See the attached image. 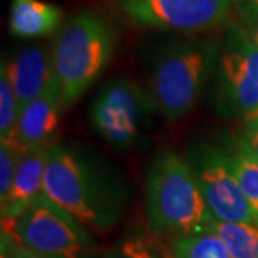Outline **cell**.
<instances>
[{"instance_id":"1","label":"cell","mask_w":258,"mask_h":258,"mask_svg":"<svg viewBox=\"0 0 258 258\" xmlns=\"http://www.w3.org/2000/svg\"><path fill=\"white\" fill-rule=\"evenodd\" d=\"M43 194L86 228L105 231L119 221L128 194L115 172L79 148L52 145Z\"/></svg>"},{"instance_id":"14","label":"cell","mask_w":258,"mask_h":258,"mask_svg":"<svg viewBox=\"0 0 258 258\" xmlns=\"http://www.w3.org/2000/svg\"><path fill=\"white\" fill-rule=\"evenodd\" d=\"M164 258H234L214 232L201 230L191 234L171 237L162 252Z\"/></svg>"},{"instance_id":"18","label":"cell","mask_w":258,"mask_h":258,"mask_svg":"<svg viewBox=\"0 0 258 258\" xmlns=\"http://www.w3.org/2000/svg\"><path fill=\"white\" fill-rule=\"evenodd\" d=\"M22 155L23 149L15 139H5L0 142V203L9 194Z\"/></svg>"},{"instance_id":"23","label":"cell","mask_w":258,"mask_h":258,"mask_svg":"<svg viewBox=\"0 0 258 258\" xmlns=\"http://www.w3.org/2000/svg\"><path fill=\"white\" fill-rule=\"evenodd\" d=\"M15 258H49L45 257V255H42V254H37L35 251H32V249L26 248V247H23V245H18V249H16V254H15Z\"/></svg>"},{"instance_id":"12","label":"cell","mask_w":258,"mask_h":258,"mask_svg":"<svg viewBox=\"0 0 258 258\" xmlns=\"http://www.w3.org/2000/svg\"><path fill=\"white\" fill-rule=\"evenodd\" d=\"M50 148L23 151L8 197L2 201V222L15 221L43 194L47 155Z\"/></svg>"},{"instance_id":"11","label":"cell","mask_w":258,"mask_h":258,"mask_svg":"<svg viewBox=\"0 0 258 258\" xmlns=\"http://www.w3.org/2000/svg\"><path fill=\"white\" fill-rule=\"evenodd\" d=\"M5 64L18 99L19 112L55 85L50 49L47 47L40 45L22 47Z\"/></svg>"},{"instance_id":"5","label":"cell","mask_w":258,"mask_h":258,"mask_svg":"<svg viewBox=\"0 0 258 258\" xmlns=\"http://www.w3.org/2000/svg\"><path fill=\"white\" fill-rule=\"evenodd\" d=\"M155 113L157 108L147 88L118 76L93 99L89 119L108 145L118 152H128L145 145Z\"/></svg>"},{"instance_id":"8","label":"cell","mask_w":258,"mask_h":258,"mask_svg":"<svg viewBox=\"0 0 258 258\" xmlns=\"http://www.w3.org/2000/svg\"><path fill=\"white\" fill-rule=\"evenodd\" d=\"M186 159L212 218L225 222L255 224L232 169L228 151L214 144L201 142L188 151Z\"/></svg>"},{"instance_id":"10","label":"cell","mask_w":258,"mask_h":258,"mask_svg":"<svg viewBox=\"0 0 258 258\" xmlns=\"http://www.w3.org/2000/svg\"><path fill=\"white\" fill-rule=\"evenodd\" d=\"M63 108L57 88L52 85L43 95L20 109L13 135L16 144L23 151L52 147Z\"/></svg>"},{"instance_id":"2","label":"cell","mask_w":258,"mask_h":258,"mask_svg":"<svg viewBox=\"0 0 258 258\" xmlns=\"http://www.w3.org/2000/svg\"><path fill=\"white\" fill-rule=\"evenodd\" d=\"M116 37L102 15L83 10L63 22L50 46L52 69L64 108L86 92L111 62Z\"/></svg>"},{"instance_id":"24","label":"cell","mask_w":258,"mask_h":258,"mask_svg":"<svg viewBox=\"0 0 258 258\" xmlns=\"http://www.w3.org/2000/svg\"><path fill=\"white\" fill-rule=\"evenodd\" d=\"M244 122H245V126H247V128L258 126V109L255 112H252L248 116H245V118H244Z\"/></svg>"},{"instance_id":"15","label":"cell","mask_w":258,"mask_h":258,"mask_svg":"<svg viewBox=\"0 0 258 258\" xmlns=\"http://www.w3.org/2000/svg\"><path fill=\"white\" fill-rule=\"evenodd\" d=\"M225 244L234 258H258V227L248 222H225L210 218L205 228Z\"/></svg>"},{"instance_id":"6","label":"cell","mask_w":258,"mask_h":258,"mask_svg":"<svg viewBox=\"0 0 258 258\" xmlns=\"http://www.w3.org/2000/svg\"><path fill=\"white\" fill-rule=\"evenodd\" d=\"M20 245L49 258H95L96 244L74 215L42 194L15 221L2 222Z\"/></svg>"},{"instance_id":"9","label":"cell","mask_w":258,"mask_h":258,"mask_svg":"<svg viewBox=\"0 0 258 258\" xmlns=\"http://www.w3.org/2000/svg\"><path fill=\"white\" fill-rule=\"evenodd\" d=\"M234 5L235 0H119L132 23L182 33L220 26Z\"/></svg>"},{"instance_id":"21","label":"cell","mask_w":258,"mask_h":258,"mask_svg":"<svg viewBox=\"0 0 258 258\" xmlns=\"http://www.w3.org/2000/svg\"><path fill=\"white\" fill-rule=\"evenodd\" d=\"M238 16L247 36L258 46V12H238Z\"/></svg>"},{"instance_id":"3","label":"cell","mask_w":258,"mask_h":258,"mask_svg":"<svg viewBox=\"0 0 258 258\" xmlns=\"http://www.w3.org/2000/svg\"><path fill=\"white\" fill-rule=\"evenodd\" d=\"M145 210L157 237L201 231L211 218L188 159L171 149L158 152L148 168Z\"/></svg>"},{"instance_id":"20","label":"cell","mask_w":258,"mask_h":258,"mask_svg":"<svg viewBox=\"0 0 258 258\" xmlns=\"http://www.w3.org/2000/svg\"><path fill=\"white\" fill-rule=\"evenodd\" d=\"M237 147L258 159V126L245 129L237 141Z\"/></svg>"},{"instance_id":"4","label":"cell","mask_w":258,"mask_h":258,"mask_svg":"<svg viewBox=\"0 0 258 258\" xmlns=\"http://www.w3.org/2000/svg\"><path fill=\"white\" fill-rule=\"evenodd\" d=\"M218 46L214 39H176L154 52L147 89L158 115L176 120L192 112L212 78Z\"/></svg>"},{"instance_id":"19","label":"cell","mask_w":258,"mask_h":258,"mask_svg":"<svg viewBox=\"0 0 258 258\" xmlns=\"http://www.w3.org/2000/svg\"><path fill=\"white\" fill-rule=\"evenodd\" d=\"M103 258H164L142 235H129L112 247Z\"/></svg>"},{"instance_id":"22","label":"cell","mask_w":258,"mask_h":258,"mask_svg":"<svg viewBox=\"0 0 258 258\" xmlns=\"http://www.w3.org/2000/svg\"><path fill=\"white\" fill-rule=\"evenodd\" d=\"M237 12H258V0H235Z\"/></svg>"},{"instance_id":"17","label":"cell","mask_w":258,"mask_h":258,"mask_svg":"<svg viewBox=\"0 0 258 258\" xmlns=\"http://www.w3.org/2000/svg\"><path fill=\"white\" fill-rule=\"evenodd\" d=\"M18 116V99L10 82L6 64L2 60V69H0V137H2V141L13 139Z\"/></svg>"},{"instance_id":"13","label":"cell","mask_w":258,"mask_h":258,"mask_svg":"<svg viewBox=\"0 0 258 258\" xmlns=\"http://www.w3.org/2000/svg\"><path fill=\"white\" fill-rule=\"evenodd\" d=\"M63 25V12L43 0H12L9 29L13 36L36 39L56 33Z\"/></svg>"},{"instance_id":"16","label":"cell","mask_w":258,"mask_h":258,"mask_svg":"<svg viewBox=\"0 0 258 258\" xmlns=\"http://www.w3.org/2000/svg\"><path fill=\"white\" fill-rule=\"evenodd\" d=\"M230 155L232 169L254 215L255 225L258 227V159L251 157L238 147L230 152Z\"/></svg>"},{"instance_id":"7","label":"cell","mask_w":258,"mask_h":258,"mask_svg":"<svg viewBox=\"0 0 258 258\" xmlns=\"http://www.w3.org/2000/svg\"><path fill=\"white\" fill-rule=\"evenodd\" d=\"M214 106L224 118L248 116L258 109V46L241 23L227 29L214 68Z\"/></svg>"}]
</instances>
